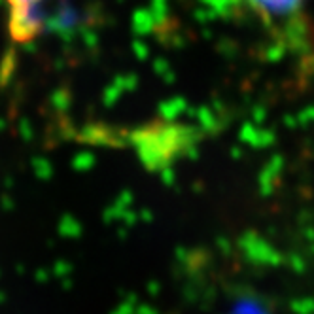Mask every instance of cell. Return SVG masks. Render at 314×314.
Wrapping results in <instances>:
<instances>
[{"label": "cell", "instance_id": "cell-1", "mask_svg": "<svg viewBox=\"0 0 314 314\" xmlns=\"http://www.w3.org/2000/svg\"><path fill=\"white\" fill-rule=\"evenodd\" d=\"M2 4L8 16L12 40L17 44L34 40L40 33V10L44 0H2Z\"/></svg>", "mask_w": 314, "mask_h": 314}, {"label": "cell", "instance_id": "cell-2", "mask_svg": "<svg viewBox=\"0 0 314 314\" xmlns=\"http://www.w3.org/2000/svg\"><path fill=\"white\" fill-rule=\"evenodd\" d=\"M265 23H278L293 16L305 0H242Z\"/></svg>", "mask_w": 314, "mask_h": 314}]
</instances>
